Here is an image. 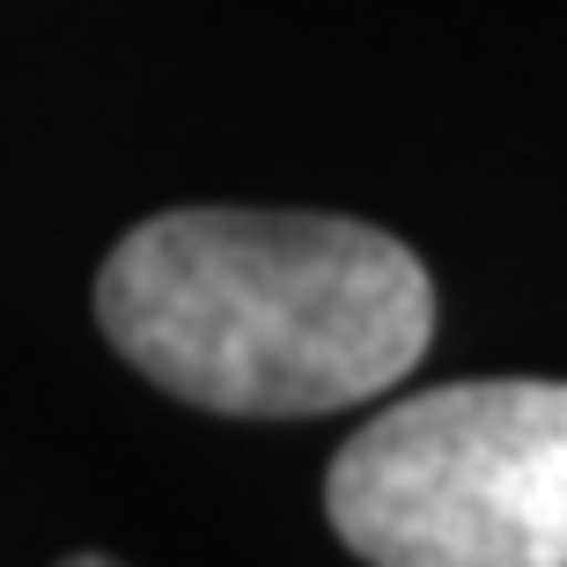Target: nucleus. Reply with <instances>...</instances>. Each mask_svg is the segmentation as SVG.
Instances as JSON below:
<instances>
[{
    "label": "nucleus",
    "instance_id": "1",
    "mask_svg": "<svg viewBox=\"0 0 567 567\" xmlns=\"http://www.w3.org/2000/svg\"><path fill=\"white\" fill-rule=\"evenodd\" d=\"M111 347L207 413H339L413 377L435 332L427 266L347 214H155L104 258Z\"/></svg>",
    "mask_w": 567,
    "mask_h": 567
},
{
    "label": "nucleus",
    "instance_id": "2",
    "mask_svg": "<svg viewBox=\"0 0 567 567\" xmlns=\"http://www.w3.org/2000/svg\"><path fill=\"white\" fill-rule=\"evenodd\" d=\"M324 516L369 567H567V383L383 405L332 457Z\"/></svg>",
    "mask_w": 567,
    "mask_h": 567
},
{
    "label": "nucleus",
    "instance_id": "3",
    "mask_svg": "<svg viewBox=\"0 0 567 567\" xmlns=\"http://www.w3.org/2000/svg\"><path fill=\"white\" fill-rule=\"evenodd\" d=\"M60 567H118V560H104V553H74V560H60Z\"/></svg>",
    "mask_w": 567,
    "mask_h": 567
}]
</instances>
